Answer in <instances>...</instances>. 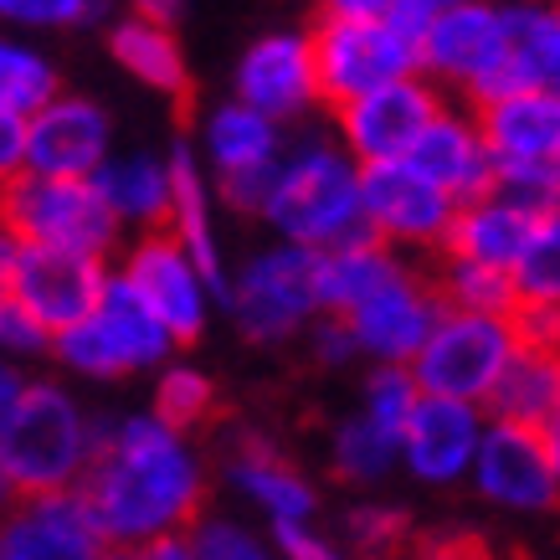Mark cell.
Segmentation results:
<instances>
[{"instance_id": "cell-1", "label": "cell", "mask_w": 560, "mask_h": 560, "mask_svg": "<svg viewBox=\"0 0 560 560\" xmlns=\"http://www.w3.org/2000/svg\"><path fill=\"white\" fill-rule=\"evenodd\" d=\"M206 483L211 474L196 438L165 427L154 411H135L119 422H98V447L78 493L108 550H124L186 535L206 514Z\"/></svg>"}, {"instance_id": "cell-2", "label": "cell", "mask_w": 560, "mask_h": 560, "mask_svg": "<svg viewBox=\"0 0 560 560\" xmlns=\"http://www.w3.org/2000/svg\"><path fill=\"white\" fill-rule=\"evenodd\" d=\"M257 221L272 232V242H289L304 253H329L371 237L360 217V165L329 135H289L268 175Z\"/></svg>"}, {"instance_id": "cell-3", "label": "cell", "mask_w": 560, "mask_h": 560, "mask_svg": "<svg viewBox=\"0 0 560 560\" xmlns=\"http://www.w3.org/2000/svg\"><path fill=\"white\" fill-rule=\"evenodd\" d=\"M98 447V422L62 381H26L0 411V468L16 493L78 489Z\"/></svg>"}, {"instance_id": "cell-4", "label": "cell", "mask_w": 560, "mask_h": 560, "mask_svg": "<svg viewBox=\"0 0 560 560\" xmlns=\"http://www.w3.org/2000/svg\"><path fill=\"white\" fill-rule=\"evenodd\" d=\"M51 355L62 371L83 375V381H124V375L160 371L165 360H175V340L135 299V289L108 268V283H103L93 314L62 335H51Z\"/></svg>"}, {"instance_id": "cell-5", "label": "cell", "mask_w": 560, "mask_h": 560, "mask_svg": "<svg viewBox=\"0 0 560 560\" xmlns=\"http://www.w3.org/2000/svg\"><path fill=\"white\" fill-rule=\"evenodd\" d=\"M0 232L36 247H62L114 262L124 247V226L103 206L93 180H62V175L21 171L11 186H0Z\"/></svg>"}, {"instance_id": "cell-6", "label": "cell", "mask_w": 560, "mask_h": 560, "mask_svg": "<svg viewBox=\"0 0 560 560\" xmlns=\"http://www.w3.org/2000/svg\"><path fill=\"white\" fill-rule=\"evenodd\" d=\"M221 308L232 314L242 340L253 345H289L319 319V283H314V253L268 242L242 268L226 272Z\"/></svg>"}, {"instance_id": "cell-7", "label": "cell", "mask_w": 560, "mask_h": 560, "mask_svg": "<svg viewBox=\"0 0 560 560\" xmlns=\"http://www.w3.org/2000/svg\"><path fill=\"white\" fill-rule=\"evenodd\" d=\"M520 340L514 324L499 314H458L442 308L427 345L417 350L407 371L422 396H447V401H468V407H489L493 386L504 365L514 360Z\"/></svg>"}, {"instance_id": "cell-8", "label": "cell", "mask_w": 560, "mask_h": 560, "mask_svg": "<svg viewBox=\"0 0 560 560\" xmlns=\"http://www.w3.org/2000/svg\"><path fill=\"white\" fill-rule=\"evenodd\" d=\"M417 72L442 98L458 93L468 108L504 88V5L458 0L417 36Z\"/></svg>"}, {"instance_id": "cell-9", "label": "cell", "mask_w": 560, "mask_h": 560, "mask_svg": "<svg viewBox=\"0 0 560 560\" xmlns=\"http://www.w3.org/2000/svg\"><path fill=\"white\" fill-rule=\"evenodd\" d=\"M360 217L381 247L401 257H442L458 201L442 186H432L417 165L390 160L360 171Z\"/></svg>"}, {"instance_id": "cell-10", "label": "cell", "mask_w": 560, "mask_h": 560, "mask_svg": "<svg viewBox=\"0 0 560 560\" xmlns=\"http://www.w3.org/2000/svg\"><path fill=\"white\" fill-rule=\"evenodd\" d=\"M108 268L114 262H103V257L11 242V253L0 262V289H5V304H16L47 335H62V329L93 314L103 283H108Z\"/></svg>"}, {"instance_id": "cell-11", "label": "cell", "mask_w": 560, "mask_h": 560, "mask_svg": "<svg viewBox=\"0 0 560 560\" xmlns=\"http://www.w3.org/2000/svg\"><path fill=\"white\" fill-rule=\"evenodd\" d=\"M308 47H314V72H319L324 108L350 103L360 93H371V88L417 72V42H407L390 21L319 16L308 26Z\"/></svg>"}, {"instance_id": "cell-12", "label": "cell", "mask_w": 560, "mask_h": 560, "mask_svg": "<svg viewBox=\"0 0 560 560\" xmlns=\"http://www.w3.org/2000/svg\"><path fill=\"white\" fill-rule=\"evenodd\" d=\"M442 93L427 83L422 72L411 78H396V83H381L371 93H360L350 103H335V144H340L360 171L365 165H390V160H407L417 150V139L427 135V124L438 119Z\"/></svg>"}, {"instance_id": "cell-13", "label": "cell", "mask_w": 560, "mask_h": 560, "mask_svg": "<svg viewBox=\"0 0 560 560\" xmlns=\"http://www.w3.org/2000/svg\"><path fill=\"white\" fill-rule=\"evenodd\" d=\"M124 283L135 289V299L150 308L160 329L180 345H196L206 335V324H211V308H217V293L206 289V278L196 272L180 247H175L171 232H144L124 247V257L114 262Z\"/></svg>"}, {"instance_id": "cell-14", "label": "cell", "mask_w": 560, "mask_h": 560, "mask_svg": "<svg viewBox=\"0 0 560 560\" xmlns=\"http://www.w3.org/2000/svg\"><path fill=\"white\" fill-rule=\"evenodd\" d=\"M232 98L257 108L262 119L283 124V129L324 108L308 26L304 32H262L257 42H247V51L237 57V72H232Z\"/></svg>"}, {"instance_id": "cell-15", "label": "cell", "mask_w": 560, "mask_h": 560, "mask_svg": "<svg viewBox=\"0 0 560 560\" xmlns=\"http://www.w3.org/2000/svg\"><path fill=\"white\" fill-rule=\"evenodd\" d=\"M438 314L442 299L432 289V272L407 262L386 289H375L360 308H350L345 324H350V340H355L365 365H411L427 335H432Z\"/></svg>"}, {"instance_id": "cell-16", "label": "cell", "mask_w": 560, "mask_h": 560, "mask_svg": "<svg viewBox=\"0 0 560 560\" xmlns=\"http://www.w3.org/2000/svg\"><path fill=\"white\" fill-rule=\"evenodd\" d=\"M468 483L478 489V499H489L493 510H510V514H550L560 504L545 438L535 427H514V422H499V417L483 422Z\"/></svg>"}, {"instance_id": "cell-17", "label": "cell", "mask_w": 560, "mask_h": 560, "mask_svg": "<svg viewBox=\"0 0 560 560\" xmlns=\"http://www.w3.org/2000/svg\"><path fill=\"white\" fill-rule=\"evenodd\" d=\"M0 560H108L83 493H16L0 510Z\"/></svg>"}, {"instance_id": "cell-18", "label": "cell", "mask_w": 560, "mask_h": 560, "mask_svg": "<svg viewBox=\"0 0 560 560\" xmlns=\"http://www.w3.org/2000/svg\"><path fill=\"white\" fill-rule=\"evenodd\" d=\"M114 154V114L88 93H57L26 119V171L93 180Z\"/></svg>"}, {"instance_id": "cell-19", "label": "cell", "mask_w": 560, "mask_h": 560, "mask_svg": "<svg viewBox=\"0 0 560 560\" xmlns=\"http://www.w3.org/2000/svg\"><path fill=\"white\" fill-rule=\"evenodd\" d=\"M483 422H489L483 407L447 401V396H422L411 407V417L401 422V432H396V468H407L427 489L468 483Z\"/></svg>"}, {"instance_id": "cell-20", "label": "cell", "mask_w": 560, "mask_h": 560, "mask_svg": "<svg viewBox=\"0 0 560 560\" xmlns=\"http://www.w3.org/2000/svg\"><path fill=\"white\" fill-rule=\"evenodd\" d=\"M221 474H226V483H232L237 499H247V504L268 520V529L314 525V514H319V489H314L304 468L289 463V453H278L262 432H237L232 447H226Z\"/></svg>"}, {"instance_id": "cell-21", "label": "cell", "mask_w": 560, "mask_h": 560, "mask_svg": "<svg viewBox=\"0 0 560 560\" xmlns=\"http://www.w3.org/2000/svg\"><path fill=\"white\" fill-rule=\"evenodd\" d=\"M474 119L499 165H560V88H504Z\"/></svg>"}, {"instance_id": "cell-22", "label": "cell", "mask_w": 560, "mask_h": 560, "mask_svg": "<svg viewBox=\"0 0 560 560\" xmlns=\"http://www.w3.org/2000/svg\"><path fill=\"white\" fill-rule=\"evenodd\" d=\"M407 165H417L432 186H442L458 206L489 196V186H493V154L483 144V135H478L474 108L453 98L442 103L438 119L427 124V135L417 139Z\"/></svg>"}, {"instance_id": "cell-23", "label": "cell", "mask_w": 560, "mask_h": 560, "mask_svg": "<svg viewBox=\"0 0 560 560\" xmlns=\"http://www.w3.org/2000/svg\"><path fill=\"white\" fill-rule=\"evenodd\" d=\"M171 221H165V232L175 237V247L196 262V272L206 278V289L226 293V247H221V232H217V190H211V175L206 165L196 160L190 144H175L171 154Z\"/></svg>"}, {"instance_id": "cell-24", "label": "cell", "mask_w": 560, "mask_h": 560, "mask_svg": "<svg viewBox=\"0 0 560 560\" xmlns=\"http://www.w3.org/2000/svg\"><path fill=\"white\" fill-rule=\"evenodd\" d=\"M289 144L283 124L262 119L257 108L226 98L201 119V144H190L196 160L206 165L211 180H232V175H262L278 165V154Z\"/></svg>"}, {"instance_id": "cell-25", "label": "cell", "mask_w": 560, "mask_h": 560, "mask_svg": "<svg viewBox=\"0 0 560 560\" xmlns=\"http://www.w3.org/2000/svg\"><path fill=\"white\" fill-rule=\"evenodd\" d=\"M93 190L103 196V206L114 211L124 232H165L171 221V160L150 150H129V154H108L93 175Z\"/></svg>"}, {"instance_id": "cell-26", "label": "cell", "mask_w": 560, "mask_h": 560, "mask_svg": "<svg viewBox=\"0 0 560 560\" xmlns=\"http://www.w3.org/2000/svg\"><path fill=\"white\" fill-rule=\"evenodd\" d=\"M108 57L119 62L135 83H144L150 93H165V98H186L190 93V62L175 26L165 21H150L139 11H124L108 26Z\"/></svg>"}, {"instance_id": "cell-27", "label": "cell", "mask_w": 560, "mask_h": 560, "mask_svg": "<svg viewBox=\"0 0 560 560\" xmlns=\"http://www.w3.org/2000/svg\"><path fill=\"white\" fill-rule=\"evenodd\" d=\"M529 211L499 201V196H478V201H463L458 217H453V232H447V247L442 257H468V262H483V268H504L514 272V262L525 257L529 232H535Z\"/></svg>"}, {"instance_id": "cell-28", "label": "cell", "mask_w": 560, "mask_h": 560, "mask_svg": "<svg viewBox=\"0 0 560 560\" xmlns=\"http://www.w3.org/2000/svg\"><path fill=\"white\" fill-rule=\"evenodd\" d=\"M504 88H560V0L504 5Z\"/></svg>"}, {"instance_id": "cell-29", "label": "cell", "mask_w": 560, "mask_h": 560, "mask_svg": "<svg viewBox=\"0 0 560 560\" xmlns=\"http://www.w3.org/2000/svg\"><path fill=\"white\" fill-rule=\"evenodd\" d=\"M411 257L390 253L375 237H355L345 247H329V253H314V283H319V314H350L371 299L375 289H386L396 272L407 268Z\"/></svg>"}, {"instance_id": "cell-30", "label": "cell", "mask_w": 560, "mask_h": 560, "mask_svg": "<svg viewBox=\"0 0 560 560\" xmlns=\"http://www.w3.org/2000/svg\"><path fill=\"white\" fill-rule=\"evenodd\" d=\"M489 417L540 432L550 417H560V350H514L499 386L489 396Z\"/></svg>"}, {"instance_id": "cell-31", "label": "cell", "mask_w": 560, "mask_h": 560, "mask_svg": "<svg viewBox=\"0 0 560 560\" xmlns=\"http://www.w3.org/2000/svg\"><path fill=\"white\" fill-rule=\"evenodd\" d=\"M329 468H335V478L350 483V489L386 483V478L396 474V432H386V427H375L371 417L350 411V417L335 427V438H329Z\"/></svg>"}, {"instance_id": "cell-32", "label": "cell", "mask_w": 560, "mask_h": 560, "mask_svg": "<svg viewBox=\"0 0 560 560\" xmlns=\"http://www.w3.org/2000/svg\"><path fill=\"white\" fill-rule=\"evenodd\" d=\"M432 289H438L442 308H458V314H499V319H510L520 308L514 272L483 268V262H468V257H438Z\"/></svg>"}, {"instance_id": "cell-33", "label": "cell", "mask_w": 560, "mask_h": 560, "mask_svg": "<svg viewBox=\"0 0 560 560\" xmlns=\"http://www.w3.org/2000/svg\"><path fill=\"white\" fill-rule=\"evenodd\" d=\"M150 411L165 427L196 438V427H206L217 417V381H211L201 365H190V360H165V365L154 371Z\"/></svg>"}, {"instance_id": "cell-34", "label": "cell", "mask_w": 560, "mask_h": 560, "mask_svg": "<svg viewBox=\"0 0 560 560\" xmlns=\"http://www.w3.org/2000/svg\"><path fill=\"white\" fill-rule=\"evenodd\" d=\"M57 93H62V78H57L47 51L21 42V36H0V108H16L32 119Z\"/></svg>"}, {"instance_id": "cell-35", "label": "cell", "mask_w": 560, "mask_h": 560, "mask_svg": "<svg viewBox=\"0 0 560 560\" xmlns=\"http://www.w3.org/2000/svg\"><path fill=\"white\" fill-rule=\"evenodd\" d=\"M340 545L355 560H390L396 550L411 545V520L401 504H381V499H360L340 520Z\"/></svg>"}, {"instance_id": "cell-36", "label": "cell", "mask_w": 560, "mask_h": 560, "mask_svg": "<svg viewBox=\"0 0 560 560\" xmlns=\"http://www.w3.org/2000/svg\"><path fill=\"white\" fill-rule=\"evenodd\" d=\"M514 293H520V304L560 308V206L535 221L525 257L514 262Z\"/></svg>"}, {"instance_id": "cell-37", "label": "cell", "mask_w": 560, "mask_h": 560, "mask_svg": "<svg viewBox=\"0 0 560 560\" xmlns=\"http://www.w3.org/2000/svg\"><path fill=\"white\" fill-rule=\"evenodd\" d=\"M186 550L190 560H278L268 535L232 514H201L186 529Z\"/></svg>"}, {"instance_id": "cell-38", "label": "cell", "mask_w": 560, "mask_h": 560, "mask_svg": "<svg viewBox=\"0 0 560 560\" xmlns=\"http://www.w3.org/2000/svg\"><path fill=\"white\" fill-rule=\"evenodd\" d=\"M422 401V390L411 381L407 365H371L365 381H360V417H371L375 427L386 432H401V422L411 417V407Z\"/></svg>"}, {"instance_id": "cell-39", "label": "cell", "mask_w": 560, "mask_h": 560, "mask_svg": "<svg viewBox=\"0 0 560 560\" xmlns=\"http://www.w3.org/2000/svg\"><path fill=\"white\" fill-rule=\"evenodd\" d=\"M489 196L520 206L529 217H545V211L560 206V165H499V160H493Z\"/></svg>"}, {"instance_id": "cell-40", "label": "cell", "mask_w": 560, "mask_h": 560, "mask_svg": "<svg viewBox=\"0 0 560 560\" xmlns=\"http://www.w3.org/2000/svg\"><path fill=\"white\" fill-rule=\"evenodd\" d=\"M108 0H0V21L26 32H78L103 16Z\"/></svg>"}, {"instance_id": "cell-41", "label": "cell", "mask_w": 560, "mask_h": 560, "mask_svg": "<svg viewBox=\"0 0 560 560\" xmlns=\"http://www.w3.org/2000/svg\"><path fill=\"white\" fill-rule=\"evenodd\" d=\"M278 560H355L350 550L340 545V535H329L319 525H283L268 535Z\"/></svg>"}, {"instance_id": "cell-42", "label": "cell", "mask_w": 560, "mask_h": 560, "mask_svg": "<svg viewBox=\"0 0 560 560\" xmlns=\"http://www.w3.org/2000/svg\"><path fill=\"white\" fill-rule=\"evenodd\" d=\"M304 340H308V350H314V360L329 365V371H340V365H355L360 360L355 340H350V324H345L340 314H319V319L304 329Z\"/></svg>"}, {"instance_id": "cell-43", "label": "cell", "mask_w": 560, "mask_h": 560, "mask_svg": "<svg viewBox=\"0 0 560 560\" xmlns=\"http://www.w3.org/2000/svg\"><path fill=\"white\" fill-rule=\"evenodd\" d=\"M0 355L5 360L51 355V335L36 319H26L16 304H5V314H0Z\"/></svg>"}, {"instance_id": "cell-44", "label": "cell", "mask_w": 560, "mask_h": 560, "mask_svg": "<svg viewBox=\"0 0 560 560\" xmlns=\"http://www.w3.org/2000/svg\"><path fill=\"white\" fill-rule=\"evenodd\" d=\"M514 340L525 350H560V308L550 304H520L510 314Z\"/></svg>"}, {"instance_id": "cell-45", "label": "cell", "mask_w": 560, "mask_h": 560, "mask_svg": "<svg viewBox=\"0 0 560 560\" xmlns=\"http://www.w3.org/2000/svg\"><path fill=\"white\" fill-rule=\"evenodd\" d=\"M26 171V114L0 108V186H11Z\"/></svg>"}, {"instance_id": "cell-46", "label": "cell", "mask_w": 560, "mask_h": 560, "mask_svg": "<svg viewBox=\"0 0 560 560\" xmlns=\"http://www.w3.org/2000/svg\"><path fill=\"white\" fill-rule=\"evenodd\" d=\"M453 5H458V0H390V16L386 21L407 36V42H417V36H422L427 26L442 16V11H453Z\"/></svg>"}, {"instance_id": "cell-47", "label": "cell", "mask_w": 560, "mask_h": 560, "mask_svg": "<svg viewBox=\"0 0 560 560\" xmlns=\"http://www.w3.org/2000/svg\"><path fill=\"white\" fill-rule=\"evenodd\" d=\"M478 545L458 529H438V535H427V540L411 545V560H474Z\"/></svg>"}, {"instance_id": "cell-48", "label": "cell", "mask_w": 560, "mask_h": 560, "mask_svg": "<svg viewBox=\"0 0 560 560\" xmlns=\"http://www.w3.org/2000/svg\"><path fill=\"white\" fill-rule=\"evenodd\" d=\"M108 560H190V550H186V535H165V540H144V545L108 550Z\"/></svg>"}, {"instance_id": "cell-49", "label": "cell", "mask_w": 560, "mask_h": 560, "mask_svg": "<svg viewBox=\"0 0 560 560\" xmlns=\"http://www.w3.org/2000/svg\"><path fill=\"white\" fill-rule=\"evenodd\" d=\"M319 16H340V21H386L390 0H319Z\"/></svg>"}, {"instance_id": "cell-50", "label": "cell", "mask_w": 560, "mask_h": 560, "mask_svg": "<svg viewBox=\"0 0 560 560\" xmlns=\"http://www.w3.org/2000/svg\"><path fill=\"white\" fill-rule=\"evenodd\" d=\"M190 0H129V11H139V16L150 21H165V26H175V21L186 16Z\"/></svg>"}, {"instance_id": "cell-51", "label": "cell", "mask_w": 560, "mask_h": 560, "mask_svg": "<svg viewBox=\"0 0 560 560\" xmlns=\"http://www.w3.org/2000/svg\"><path fill=\"white\" fill-rule=\"evenodd\" d=\"M21 386H26V375L16 371V360H5V355H0V411H5L11 401H16V390H21Z\"/></svg>"}, {"instance_id": "cell-52", "label": "cell", "mask_w": 560, "mask_h": 560, "mask_svg": "<svg viewBox=\"0 0 560 560\" xmlns=\"http://www.w3.org/2000/svg\"><path fill=\"white\" fill-rule=\"evenodd\" d=\"M545 438V453H550V474H556V489H560V417H550V422L540 427Z\"/></svg>"}, {"instance_id": "cell-53", "label": "cell", "mask_w": 560, "mask_h": 560, "mask_svg": "<svg viewBox=\"0 0 560 560\" xmlns=\"http://www.w3.org/2000/svg\"><path fill=\"white\" fill-rule=\"evenodd\" d=\"M11 499H16V489H11V478H5V468H0V510H5Z\"/></svg>"}, {"instance_id": "cell-54", "label": "cell", "mask_w": 560, "mask_h": 560, "mask_svg": "<svg viewBox=\"0 0 560 560\" xmlns=\"http://www.w3.org/2000/svg\"><path fill=\"white\" fill-rule=\"evenodd\" d=\"M11 242L16 237H5V232H0V262H5V253H11Z\"/></svg>"}, {"instance_id": "cell-55", "label": "cell", "mask_w": 560, "mask_h": 560, "mask_svg": "<svg viewBox=\"0 0 560 560\" xmlns=\"http://www.w3.org/2000/svg\"><path fill=\"white\" fill-rule=\"evenodd\" d=\"M474 560H499V556H493V550H483V545H478V556Z\"/></svg>"}, {"instance_id": "cell-56", "label": "cell", "mask_w": 560, "mask_h": 560, "mask_svg": "<svg viewBox=\"0 0 560 560\" xmlns=\"http://www.w3.org/2000/svg\"><path fill=\"white\" fill-rule=\"evenodd\" d=\"M0 314H5V289H0Z\"/></svg>"}]
</instances>
